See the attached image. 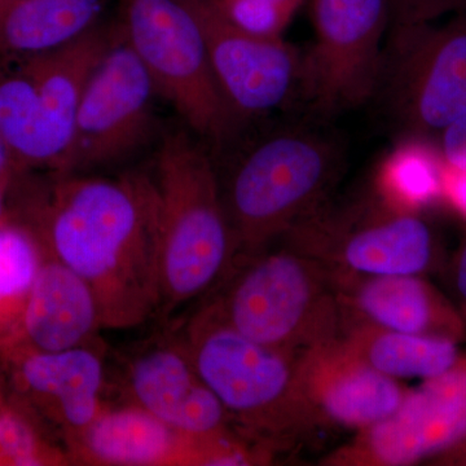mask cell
I'll use <instances>...</instances> for the list:
<instances>
[{
  "mask_svg": "<svg viewBox=\"0 0 466 466\" xmlns=\"http://www.w3.org/2000/svg\"><path fill=\"white\" fill-rule=\"evenodd\" d=\"M272 2H278L281 3V5H289V7L299 11V8L303 5V3L306 2V0H272Z\"/></svg>",
  "mask_w": 466,
  "mask_h": 466,
  "instance_id": "1f68e13d",
  "label": "cell"
},
{
  "mask_svg": "<svg viewBox=\"0 0 466 466\" xmlns=\"http://www.w3.org/2000/svg\"><path fill=\"white\" fill-rule=\"evenodd\" d=\"M343 159L341 140L314 126L284 128L248 150L222 189L238 256L271 247L329 200Z\"/></svg>",
  "mask_w": 466,
  "mask_h": 466,
  "instance_id": "5b68a950",
  "label": "cell"
},
{
  "mask_svg": "<svg viewBox=\"0 0 466 466\" xmlns=\"http://www.w3.org/2000/svg\"><path fill=\"white\" fill-rule=\"evenodd\" d=\"M373 101L395 131L412 139L441 133L464 115L466 9L444 26L389 27Z\"/></svg>",
  "mask_w": 466,
  "mask_h": 466,
  "instance_id": "ba28073f",
  "label": "cell"
},
{
  "mask_svg": "<svg viewBox=\"0 0 466 466\" xmlns=\"http://www.w3.org/2000/svg\"><path fill=\"white\" fill-rule=\"evenodd\" d=\"M455 280L460 297H461L462 300L466 303V245L459 257L458 266H456Z\"/></svg>",
  "mask_w": 466,
  "mask_h": 466,
  "instance_id": "f546056e",
  "label": "cell"
},
{
  "mask_svg": "<svg viewBox=\"0 0 466 466\" xmlns=\"http://www.w3.org/2000/svg\"><path fill=\"white\" fill-rule=\"evenodd\" d=\"M180 2L200 27L218 84L244 124L297 99L300 51L294 46L241 29L218 0Z\"/></svg>",
  "mask_w": 466,
  "mask_h": 466,
  "instance_id": "7c38bea8",
  "label": "cell"
},
{
  "mask_svg": "<svg viewBox=\"0 0 466 466\" xmlns=\"http://www.w3.org/2000/svg\"><path fill=\"white\" fill-rule=\"evenodd\" d=\"M11 204H9V195L5 184L0 182V225L12 218Z\"/></svg>",
  "mask_w": 466,
  "mask_h": 466,
  "instance_id": "4dcf8cb0",
  "label": "cell"
},
{
  "mask_svg": "<svg viewBox=\"0 0 466 466\" xmlns=\"http://www.w3.org/2000/svg\"><path fill=\"white\" fill-rule=\"evenodd\" d=\"M100 328L94 291L81 276L46 251L24 312L18 348L39 351L81 348L92 345Z\"/></svg>",
  "mask_w": 466,
  "mask_h": 466,
  "instance_id": "ac0fdd59",
  "label": "cell"
},
{
  "mask_svg": "<svg viewBox=\"0 0 466 466\" xmlns=\"http://www.w3.org/2000/svg\"><path fill=\"white\" fill-rule=\"evenodd\" d=\"M339 339L359 359L392 379H433L460 357L456 342L386 329L363 321L342 325Z\"/></svg>",
  "mask_w": 466,
  "mask_h": 466,
  "instance_id": "ffe728a7",
  "label": "cell"
},
{
  "mask_svg": "<svg viewBox=\"0 0 466 466\" xmlns=\"http://www.w3.org/2000/svg\"><path fill=\"white\" fill-rule=\"evenodd\" d=\"M278 242L321 260L337 280L419 275L434 253L428 223L380 192L339 205L325 201Z\"/></svg>",
  "mask_w": 466,
  "mask_h": 466,
  "instance_id": "52a82bcc",
  "label": "cell"
},
{
  "mask_svg": "<svg viewBox=\"0 0 466 466\" xmlns=\"http://www.w3.org/2000/svg\"><path fill=\"white\" fill-rule=\"evenodd\" d=\"M26 173L27 171H24L12 158L11 153L8 152L7 147L0 137V182L5 184L8 195Z\"/></svg>",
  "mask_w": 466,
  "mask_h": 466,
  "instance_id": "83f0119b",
  "label": "cell"
},
{
  "mask_svg": "<svg viewBox=\"0 0 466 466\" xmlns=\"http://www.w3.org/2000/svg\"><path fill=\"white\" fill-rule=\"evenodd\" d=\"M236 25L263 38H283L297 9L272 0H218Z\"/></svg>",
  "mask_w": 466,
  "mask_h": 466,
  "instance_id": "cb8c5ba5",
  "label": "cell"
},
{
  "mask_svg": "<svg viewBox=\"0 0 466 466\" xmlns=\"http://www.w3.org/2000/svg\"><path fill=\"white\" fill-rule=\"evenodd\" d=\"M204 306L242 336L296 357L342 330L332 269L283 244L236 257Z\"/></svg>",
  "mask_w": 466,
  "mask_h": 466,
  "instance_id": "3957f363",
  "label": "cell"
},
{
  "mask_svg": "<svg viewBox=\"0 0 466 466\" xmlns=\"http://www.w3.org/2000/svg\"><path fill=\"white\" fill-rule=\"evenodd\" d=\"M390 26L431 23L449 12L466 9V0H388Z\"/></svg>",
  "mask_w": 466,
  "mask_h": 466,
  "instance_id": "d4e9b609",
  "label": "cell"
},
{
  "mask_svg": "<svg viewBox=\"0 0 466 466\" xmlns=\"http://www.w3.org/2000/svg\"><path fill=\"white\" fill-rule=\"evenodd\" d=\"M466 435V354L408 391L400 407L321 461L327 466H404L433 459Z\"/></svg>",
  "mask_w": 466,
  "mask_h": 466,
  "instance_id": "8fae6325",
  "label": "cell"
},
{
  "mask_svg": "<svg viewBox=\"0 0 466 466\" xmlns=\"http://www.w3.org/2000/svg\"><path fill=\"white\" fill-rule=\"evenodd\" d=\"M157 95L118 25L115 42L86 85L63 161L51 173L87 174L144 148L155 134Z\"/></svg>",
  "mask_w": 466,
  "mask_h": 466,
  "instance_id": "30bf717a",
  "label": "cell"
},
{
  "mask_svg": "<svg viewBox=\"0 0 466 466\" xmlns=\"http://www.w3.org/2000/svg\"><path fill=\"white\" fill-rule=\"evenodd\" d=\"M66 441L72 461L91 465H232L238 451L235 434L191 437L133 403L104 407L84 431Z\"/></svg>",
  "mask_w": 466,
  "mask_h": 466,
  "instance_id": "4fadbf2b",
  "label": "cell"
},
{
  "mask_svg": "<svg viewBox=\"0 0 466 466\" xmlns=\"http://www.w3.org/2000/svg\"><path fill=\"white\" fill-rule=\"evenodd\" d=\"M315 39L300 52L297 100L319 122L366 106L375 99L388 0H309Z\"/></svg>",
  "mask_w": 466,
  "mask_h": 466,
  "instance_id": "9c48e42d",
  "label": "cell"
},
{
  "mask_svg": "<svg viewBox=\"0 0 466 466\" xmlns=\"http://www.w3.org/2000/svg\"><path fill=\"white\" fill-rule=\"evenodd\" d=\"M379 186L386 200L410 211L443 191L435 159L417 147H406L391 156L380 175Z\"/></svg>",
  "mask_w": 466,
  "mask_h": 466,
  "instance_id": "7402d4cb",
  "label": "cell"
},
{
  "mask_svg": "<svg viewBox=\"0 0 466 466\" xmlns=\"http://www.w3.org/2000/svg\"><path fill=\"white\" fill-rule=\"evenodd\" d=\"M438 464L466 465V435L458 444L435 458Z\"/></svg>",
  "mask_w": 466,
  "mask_h": 466,
  "instance_id": "f1b7e54d",
  "label": "cell"
},
{
  "mask_svg": "<svg viewBox=\"0 0 466 466\" xmlns=\"http://www.w3.org/2000/svg\"><path fill=\"white\" fill-rule=\"evenodd\" d=\"M125 377L128 403L177 431L202 440L238 433L225 407L202 381L182 339L147 343L126 364Z\"/></svg>",
  "mask_w": 466,
  "mask_h": 466,
  "instance_id": "9a60e30c",
  "label": "cell"
},
{
  "mask_svg": "<svg viewBox=\"0 0 466 466\" xmlns=\"http://www.w3.org/2000/svg\"><path fill=\"white\" fill-rule=\"evenodd\" d=\"M182 339L245 440L272 453L321 426L300 386L296 355L242 336L205 306L189 319Z\"/></svg>",
  "mask_w": 466,
  "mask_h": 466,
  "instance_id": "277c9868",
  "label": "cell"
},
{
  "mask_svg": "<svg viewBox=\"0 0 466 466\" xmlns=\"http://www.w3.org/2000/svg\"><path fill=\"white\" fill-rule=\"evenodd\" d=\"M106 0H0V57L55 50L100 24Z\"/></svg>",
  "mask_w": 466,
  "mask_h": 466,
  "instance_id": "d6986e66",
  "label": "cell"
},
{
  "mask_svg": "<svg viewBox=\"0 0 466 466\" xmlns=\"http://www.w3.org/2000/svg\"><path fill=\"white\" fill-rule=\"evenodd\" d=\"M449 170L441 173V186L447 192L450 200L458 207L460 211L466 214V170L447 167Z\"/></svg>",
  "mask_w": 466,
  "mask_h": 466,
  "instance_id": "4316f807",
  "label": "cell"
},
{
  "mask_svg": "<svg viewBox=\"0 0 466 466\" xmlns=\"http://www.w3.org/2000/svg\"><path fill=\"white\" fill-rule=\"evenodd\" d=\"M29 171L12 214L94 291L101 325L131 329L159 314L157 189L152 173L88 177Z\"/></svg>",
  "mask_w": 466,
  "mask_h": 466,
  "instance_id": "6da1fadb",
  "label": "cell"
},
{
  "mask_svg": "<svg viewBox=\"0 0 466 466\" xmlns=\"http://www.w3.org/2000/svg\"><path fill=\"white\" fill-rule=\"evenodd\" d=\"M0 363L7 370L9 395L67 438L84 431L103 404L106 368L92 345L39 351L18 348Z\"/></svg>",
  "mask_w": 466,
  "mask_h": 466,
  "instance_id": "5bb4252c",
  "label": "cell"
},
{
  "mask_svg": "<svg viewBox=\"0 0 466 466\" xmlns=\"http://www.w3.org/2000/svg\"><path fill=\"white\" fill-rule=\"evenodd\" d=\"M159 96L174 106L187 130L217 150L244 122L218 84L195 17L180 0H122L116 21Z\"/></svg>",
  "mask_w": 466,
  "mask_h": 466,
  "instance_id": "8992f818",
  "label": "cell"
},
{
  "mask_svg": "<svg viewBox=\"0 0 466 466\" xmlns=\"http://www.w3.org/2000/svg\"><path fill=\"white\" fill-rule=\"evenodd\" d=\"M0 455L5 465L36 466L70 461L43 440L39 417L0 388Z\"/></svg>",
  "mask_w": 466,
  "mask_h": 466,
  "instance_id": "603a6c76",
  "label": "cell"
},
{
  "mask_svg": "<svg viewBox=\"0 0 466 466\" xmlns=\"http://www.w3.org/2000/svg\"><path fill=\"white\" fill-rule=\"evenodd\" d=\"M342 325L363 321L397 332L456 342L464 324L455 309L417 275L339 279Z\"/></svg>",
  "mask_w": 466,
  "mask_h": 466,
  "instance_id": "e0dca14e",
  "label": "cell"
},
{
  "mask_svg": "<svg viewBox=\"0 0 466 466\" xmlns=\"http://www.w3.org/2000/svg\"><path fill=\"white\" fill-rule=\"evenodd\" d=\"M441 152L447 167L466 170V112L441 131Z\"/></svg>",
  "mask_w": 466,
  "mask_h": 466,
  "instance_id": "484cf974",
  "label": "cell"
},
{
  "mask_svg": "<svg viewBox=\"0 0 466 466\" xmlns=\"http://www.w3.org/2000/svg\"><path fill=\"white\" fill-rule=\"evenodd\" d=\"M297 370L321 425L360 431L391 416L410 391L352 354L339 337L299 354Z\"/></svg>",
  "mask_w": 466,
  "mask_h": 466,
  "instance_id": "2e32d148",
  "label": "cell"
},
{
  "mask_svg": "<svg viewBox=\"0 0 466 466\" xmlns=\"http://www.w3.org/2000/svg\"><path fill=\"white\" fill-rule=\"evenodd\" d=\"M152 177L158 200L159 314L170 317L216 289L238 248L213 159L191 131L164 135Z\"/></svg>",
  "mask_w": 466,
  "mask_h": 466,
  "instance_id": "7a4b0ae2",
  "label": "cell"
},
{
  "mask_svg": "<svg viewBox=\"0 0 466 466\" xmlns=\"http://www.w3.org/2000/svg\"><path fill=\"white\" fill-rule=\"evenodd\" d=\"M45 256L25 222L12 216L0 225V360L20 346L24 312Z\"/></svg>",
  "mask_w": 466,
  "mask_h": 466,
  "instance_id": "44dd1931",
  "label": "cell"
}]
</instances>
